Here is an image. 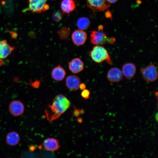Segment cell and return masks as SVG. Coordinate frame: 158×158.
Segmentation results:
<instances>
[{
	"mask_svg": "<svg viewBox=\"0 0 158 158\" xmlns=\"http://www.w3.org/2000/svg\"><path fill=\"white\" fill-rule=\"evenodd\" d=\"M71 103L66 97L62 94L57 95L53 99L52 104L49 105L45 111L49 121L58 118L70 107Z\"/></svg>",
	"mask_w": 158,
	"mask_h": 158,
	"instance_id": "obj_1",
	"label": "cell"
},
{
	"mask_svg": "<svg viewBox=\"0 0 158 158\" xmlns=\"http://www.w3.org/2000/svg\"><path fill=\"white\" fill-rule=\"evenodd\" d=\"M92 59L95 62L100 63L104 61L111 65V56L107 50L102 46L96 45L89 52Z\"/></svg>",
	"mask_w": 158,
	"mask_h": 158,
	"instance_id": "obj_2",
	"label": "cell"
},
{
	"mask_svg": "<svg viewBox=\"0 0 158 158\" xmlns=\"http://www.w3.org/2000/svg\"><path fill=\"white\" fill-rule=\"evenodd\" d=\"M91 43L95 45H102L107 42L113 44L116 41L113 37H108L106 34L101 30L92 31L90 35Z\"/></svg>",
	"mask_w": 158,
	"mask_h": 158,
	"instance_id": "obj_3",
	"label": "cell"
},
{
	"mask_svg": "<svg viewBox=\"0 0 158 158\" xmlns=\"http://www.w3.org/2000/svg\"><path fill=\"white\" fill-rule=\"evenodd\" d=\"M140 71L143 79L147 82H153L157 78V68L153 64H150L141 68Z\"/></svg>",
	"mask_w": 158,
	"mask_h": 158,
	"instance_id": "obj_4",
	"label": "cell"
},
{
	"mask_svg": "<svg viewBox=\"0 0 158 158\" xmlns=\"http://www.w3.org/2000/svg\"><path fill=\"white\" fill-rule=\"evenodd\" d=\"M28 0V7L23 10L24 12L29 11L33 13H41L49 8V6L46 4L48 0Z\"/></svg>",
	"mask_w": 158,
	"mask_h": 158,
	"instance_id": "obj_5",
	"label": "cell"
},
{
	"mask_svg": "<svg viewBox=\"0 0 158 158\" xmlns=\"http://www.w3.org/2000/svg\"><path fill=\"white\" fill-rule=\"evenodd\" d=\"M87 5L94 12L103 11L110 6L106 0H86Z\"/></svg>",
	"mask_w": 158,
	"mask_h": 158,
	"instance_id": "obj_6",
	"label": "cell"
},
{
	"mask_svg": "<svg viewBox=\"0 0 158 158\" xmlns=\"http://www.w3.org/2000/svg\"><path fill=\"white\" fill-rule=\"evenodd\" d=\"M25 106L23 102L19 100L11 101L8 106V110L12 116L17 117L20 116L24 112Z\"/></svg>",
	"mask_w": 158,
	"mask_h": 158,
	"instance_id": "obj_7",
	"label": "cell"
},
{
	"mask_svg": "<svg viewBox=\"0 0 158 158\" xmlns=\"http://www.w3.org/2000/svg\"><path fill=\"white\" fill-rule=\"evenodd\" d=\"M107 76L108 80L114 83L120 81L123 76L121 70L117 67H113L110 69L107 72Z\"/></svg>",
	"mask_w": 158,
	"mask_h": 158,
	"instance_id": "obj_8",
	"label": "cell"
},
{
	"mask_svg": "<svg viewBox=\"0 0 158 158\" xmlns=\"http://www.w3.org/2000/svg\"><path fill=\"white\" fill-rule=\"evenodd\" d=\"M121 71L125 78L127 80H130L132 78L136 73V66L133 63H127L123 65Z\"/></svg>",
	"mask_w": 158,
	"mask_h": 158,
	"instance_id": "obj_9",
	"label": "cell"
},
{
	"mask_svg": "<svg viewBox=\"0 0 158 158\" xmlns=\"http://www.w3.org/2000/svg\"><path fill=\"white\" fill-rule=\"evenodd\" d=\"M71 37L74 43L79 46L85 43L87 39V35L84 31L79 29L73 32Z\"/></svg>",
	"mask_w": 158,
	"mask_h": 158,
	"instance_id": "obj_10",
	"label": "cell"
},
{
	"mask_svg": "<svg viewBox=\"0 0 158 158\" xmlns=\"http://www.w3.org/2000/svg\"><path fill=\"white\" fill-rule=\"evenodd\" d=\"M66 85L71 91H76L79 89L80 80L79 77L75 75L68 76L66 79Z\"/></svg>",
	"mask_w": 158,
	"mask_h": 158,
	"instance_id": "obj_11",
	"label": "cell"
},
{
	"mask_svg": "<svg viewBox=\"0 0 158 158\" xmlns=\"http://www.w3.org/2000/svg\"><path fill=\"white\" fill-rule=\"evenodd\" d=\"M68 64L69 70L73 73H79L84 69V63L79 58H73Z\"/></svg>",
	"mask_w": 158,
	"mask_h": 158,
	"instance_id": "obj_12",
	"label": "cell"
},
{
	"mask_svg": "<svg viewBox=\"0 0 158 158\" xmlns=\"http://www.w3.org/2000/svg\"><path fill=\"white\" fill-rule=\"evenodd\" d=\"M43 145L46 150L53 152L58 150L60 147L59 141L52 138H49L45 139L44 141Z\"/></svg>",
	"mask_w": 158,
	"mask_h": 158,
	"instance_id": "obj_13",
	"label": "cell"
},
{
	"mask_svg": "<svg viewBox=\"0 0 158 158\" xmlns=\"http://www.w3.org/2000/svg\"><path fill=\"white\" fill-rule=\"evenodd\" d=\"M14 47L8 44L5 40L0 41V58L5 59L14 50Z\"/></svg>",
	"mask_w": 158,
	"mask_h": 158,
	"instance_id": "obj_14",
	"label": "cell"
},
{
	"mask_svg": "<svg viewBox=\"0 0 158 158\" xmlns=\"http://www.w3.org/2000/svg\"><path fill=\"white\" fill-rule=\"evenodd\" d=\"M20 141V137L19 133L15 131L8 133L6 137L7 144L11 146H15L18 144Z\"/></svg>",
	"mask_w": 158,
	"mask_h": 158,
	"instance_id": "obj_15",
	"label": "cell"
},
{
	"mask_svg": "<svg viewBox=\"0 0 158 158\" xmlns=\"http://www.w3.org/2000/svg\"><path fill=\"white\" fill-rule=\"evenodd\" d=\"M66 72L64 69L60 65H59L54 67L51 72V77L55 80L60 81L64 78Z\"/></svg>",
	"mask_w": 158,
	"mask_h": 158,
	"instance_id": "obj_16",
	"label": "cell"
},
{
	"mask_svg": "<svg viewBox=\"0 0 158 158\" xmlns=\"http://www.w3.org/2000/svg\"><path fill=\"white\" fill-rule=\"evenodd\" d=\"M76 5L73 0H63L61 4V7L63 12L69 14L75 8Z\"/></svg>",
	"mask_w": 158,
	"mask_h": 158,
	"instance_id": "obj_17",
	"label": "cell"
},
{
	"mask_svg": "<svg viewBox=\"0 0 158 158\" xmlns=\"http://www.w3.org/2000/svg\"><path fill=\"white\" fill-rule=\"evenodd\" d=\"M77 26L79 30H85L90 27V22L89 19L86 17H82L78 19L77 21Z\"/></svg>",
	"mask_w": 158,
	"mask_h": 158,
	"instance_id": "obj_18",
	"label": "cell"
},
{
	"mask_svg": "<svg viewBox=\"0 0 158 158\" xmlns=\"http://www.w3.org/2000/svg\"><path fill=\"white\" fill-rule=\"evenodd\" d=\"M70 28L65 26L62 27L58 31L60 38L62 40L67 39L70 35Z\"/></svg>",
	"mask_w": 158,
	"mask_h": 158,
	"instance_id": "obj_19",
	"label": "cell"
},
{
	"mask_svg": "<svg viewBox=\"0 0 158 158\" xmlns=\"http://www.w3.org/2000/svg\"><path fill=\"white\" fill-rule=\"evenodd\" d=\"M63 14L59 11L54 12L52 15V18L54 21L58 22L60 21L63 17Z\"/></svg>",
	"mask_w": 158,
	"mask_h": 158,
	"instance_id": "obj_20",
	"label": "cell"
},
{
	"mask_svg": "<svg viewBox=\"0 0 158 158\" xmlns=\"http://www.w3.org/2000/svg\"><path fill=\"white\" fill-rule=\"evenodd\" d=\"M40 82L41 80H36L34 82H32L31 80H30V83L26 84L30 85L33 88H39L40 86Z\"/></svg>",
	"mask_w": 158,
	"mask_h": 158,
	"instance_id": "obj_21",
	"label": "cell"
},
{
	"mask_svg": "<svg viewBox=\"0 0 158 158\" xmlns=\"http://www.w3.org/2000/svg\"><path fill=\"white\" fill-rule=\"evenodd\" d=\"M90 94V91L86 89L83 90L81 93L82 97L86 99L89 98Z\"/></svg>",
	"mask_w": 158,
	"mask_h": 158,
	"instance_id": "obj_22",
	"label": "cell"
},
{
	"mask_svg": "<svg viewBox=\"0 0 158 158\" xmlns=\"http://www.w3.org/2000/svg\"><path fill=\"white\" fill-rule=\"evenodd\" d=\"M105 16L107 18H111L112 17V14L111 12L109 10L107 11L105 13Z\"/></svg>",
	"mask_w": 158,
	"mask_h": 158,
	"instance_id": "obj_23",
	"label": "cell"
},
{
	"mask_svg": "<svg viewBox=\"0 0 158 158\" xmlns=\"http://www.w3.org/2000/svg\"><path fill=\"white\" fill-rule=\"evenodd\" d=\"M79 88L82 90L85 89L86 85L85 84L83 83H80L79 85Z\"/></svg>",
	"mask_w": 158,
	"mask_h": 158,
	"instance_id": "obj_24",
	"label": "cell"
},
{
	"mask_svg": "<svg viewBox=\"0 0 158 158\" xmlns=\"http://www.w3.org/2000/svg\"><path fill=\"white\" fill-rule=\"evenodd\" d=\"M80 113L81 112L79 110L76 109L74 111L73 114L74 116H79Z\"/></svg>",
	"mask_w": 158,
	"mask_h": 158,
	"instance_id": "obj_25",
	"label": "cell"
},
{
	"mask_svg": "<svg viewBox=\"0 0 158 158\" xmlns=\"http://www.w3.org/2000/svg\"><path fill=\"white\" fill-rule=\"evenodd\" d=\"M36 149V147L33 145H31L29 147V150L30 151H34Z\"/></svg>",
	"mask_w": 158,
	"mask_h": 158,
	"instance_id": "obj_26",
	"label": "cell"
},
{
	"mask_svg": "<svg viewBox=\"0 0 158 158\" xmlns=\"http://www.w3.org/2000/svg\"><path fill=\"white\" fill-rule=\"evenodd\" d=\"M109 3H114L116 2L118 0H106Z\"/></svg>",
	"mask_w": 158,
	"mask_h": 158,
	"instance_id": "obj_27",
	"label": "cell"
},
{
	"mask_svg": "<svg viewBox=\"0 0 158 158\" xmlns=\"http://www.w3.org/2000/svg\"><path fill=\"white\" fill-rule=\"evenodd\" d=\"M103 29V27L102 25H99L98 27V30L102 31Z\"/></svg>",
	"mask_w": 158,
	"mask_h": 158,
	"instance_id": "obj_28",
	"label": "cell"
},
{
	"mask_svg": "<svg viewBox=\"0 0 158 158\" xmlns=\"http://www.w3.org/2000/svg\"><path fill=\"white\" fill-rule=\"evenodd\" d=\"M2 59L0 58V66H2L3 64L4 61Z\"/></svg>",
	"mask_w": 158,
	"mask_h": 158,
	"instance_id": "obj_29",
	"label": "cell"
},
{
	"mask_svg": "<svg viewBox=\"0 0 158 158\" xmlns=\"http://www.w3.org/2000/svg\"><path fill=\"white\" fill-rule=\"evenodd\" d=\"M155 118L157 121L158 120V113H157L155 114Z\"/></svg>",
	"mask_w": 158,
	"mask_h": 158,
	"instance_id": "obj_30",
	"label": "cell"
},
{
	"mask_svg": "<svg viewBox=\"0 0 158 158\" xmlns=\"http://www.w3.org/2000/svg\"><path fill=\"white\" fill-rule=\"evenodd\" d=\"M155 95L157 97L158 96V92H155Z\"/></svg>",
	"mask_w": 158,
	"mask_h": 158,
	"instance_id": "obj_31",
	"label": "cell"
}]
</instances>
